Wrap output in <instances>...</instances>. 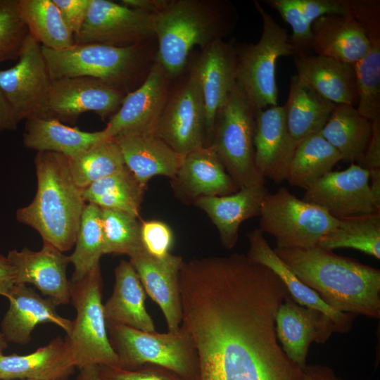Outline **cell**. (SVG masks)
<instances>
[{
	"instance_id": "obj_1",
	"label": "cell",
	"mask_w": 380,
	"mask_h": 380,
	"mask_svg": "<svg viewBox=\"0 0 380 380\" xmlns=\"http://www.w3.org/2000/svg\"><path fill=\"white\" fill-rule=\"evenodd\" d=\"M179 286L196 380H305L277 338L276 316L289 292L270 268L239 253L184 261Z\"/></svg>"
},
{
	"instance_id": "obj_2",
	"label": "cell",
	"mask_w": 380,
	"mask_h": 380,
	"mask_svg": "<svg viewBox=\"0 0 380 380\" xmlns=\"http://www.w3.org/2000/svg\"><path fill=\"white\" fill-rule=\"evenodd\" d=\"M298 278L334 310L380 317V270L319 246L274 248Z\"/></svg>"
},
{
	"instance_id": "obj_3",
	"label": "cell",
	"mask_w": 380,
	"mask_h": 380,
	"mask_svg": "<svg viewBox=\"0 0 380 380\" xmlns=\"http://www.w3.org/2000/svg\"><path fill=\"white\" fill-rule=\"evenodd\" d=\"M69 158L53 152H37L34 158L37 187L32 201L16 212L17 220L36 230L43 242L62 252L70 250L86 202L75 183Z\"/></svg>"
},
{
	"instance_id": "obj_4",
	"label": "cell",
	"mask_w": 380,
	"mask_h": 380,
	"mask_svg": "<svg viewBox=\"0 0 380 380\" xmlns=\"http://www.w3.org/2000/svg\"><path fill=\"white\" fill-rule=\"evenodd\" d=\"M237 13L227 1L173 0L156 15V62L172 78L184 70L195 46L203 49L236 27Z\"/></svg>"
},
{
	"instance_id": "obj_5",
	"label": "cell",
	"mask_w": 380,
	"mask_h": 380,
	"mask_svg": "<svg viewBox=\"0 0 380 380\" xmlns=\"http://www.w3.org/2000/svg\"><path fill=\"white\" fill-rule=\"evenodd\" d=\"M144 44L122 47L75 44L61 50L41 47L51 80L89 77L128 94L146 62Z\"/></svg>"
},
{
	"instance_id": "obj_6",
	"label": "cell",
	"mask_w": 380,
	"mask_h": 380,
	"mask_svg": "<svg viewBox=\"0 0 380 380\" xmlns=\"http://www.w3.org/2000/svg\"><path fill=\"white\" fill-rule=\"evenodd\" d=\"M111 346L120 367L133 370L144 365L158 366L185 380H196L198 358L192 339L181 325L160 334L106 322Z\"/></svg>"
},
{
	"instance_id": "obj_7",
	"label": "cell",
	"mask_w": 380,
	"mask_h": 380,
	"mask_svg": "<svg viewBox=\"0 0 380 380\" xmlns=\"http://www.w3.org/2000/svg\"><path fill=\"white\" fill-rule=\"evenodd\" d=\"M103 279L100 265L78 280L70 281V301L76 311L72 328L65 338L78 369L119 367L106 327L102 303Z\"/></svg>"
},
{
	"instance_id": "obj_8",
	"label": "cell",
	"mask_w": 380,
	"mask_h": 380,
	"mask_svg": "<svg viewBox=\"0 0 380 380\" xmlns=\"http://www.w3.org/2000/svg\"><path fill=\"white\" fill-rule=\"evenodd\" d=\"M253 5L260 15L262 31L256 44H235L236 82L256 112L278 105L277 62L292 56L289 35L258 1Z\"/></svg>"
},
{
	"instance_id": "obj_9",
	"label": "cell",
	"mask_w": 380,
	"mask_h": 380,
	"mask_svg": "<svg viewBox=\"0 0 380 380\" xmlns=\"http://www.w3.org/2000/svg\"><path fill=\"white\" fill-rule=\"evenodd\" d=\"M256 113L236 82L218 113L210 145L239 189L265 183L255 163Z\"/></svg>"
},
{
	"instance_id": "obj_10",
	"label": "cell",
	"mask_w": 380,
	"mask_h": 380,
	"mask_svg": "<svg viewBox=\"0 0 380 380\" xmlns=\"http://www.w3.org/2000/svg\"><path fill=\"white\" fill-rule=\"evenodd\" d=\"M259 217V229L274 237L275 248L317 246L339 222L323 208L298 198L284 186L266 195Z\"/></svg>"
},
{
	"instance_id": "obj_11",
	"label": "cell",
	"mask_w": 380,
	"mask_h": 380,
	"mask_svg": "<svg viewBox=\"0 0 380 380\" xmlns=\"http://www.w3.org/2000/svg\"><path fill=\"white\" fill-rule=\"evenodd\" d=\"M18 59L13 67L0 70V91L19 122L49 118L52 80L41 45L30 34Z\"/></svg>"
},
{
	"instance_id": "obj_12",
	"label": "cell",
	"mask_w": 380,
	"mask_h": 380,
	"mask_svg": "<svg viewBox=\"0 0 380 380\" xmlns=\"http://www.w3.org/2000/svg\"><path fill=\"white\" fill-rule=\"evenodd\" d=\"M156 132L180 158L206 145L204 101L194 66L170 94Z\"/></svg>"
},
{
	"instance_id": "obj_13",
	"label": "cell",
	"mask_w": 380,
	"mask_h": 380,
	"mask_svg": "<svg viewBox=\"0 0 380 380\" xmlns=\"http://www.w3.org/2000/svg\"><path fill=\"white\" fill-rule=\"evenodd\" d=\"M156 14H150L108 0H91L87 16L75 44L128 46L155 37Z\"/></svg>"
},
{
	"instance_id": "obj_14",
	"label": "cell",
	"mask_w": 380,
	"mask_h": 380,
	"mask_svg": "<svg viewBox=\"0 0 380 380\" xmlns=\"http://www.w3.org/2000/svg\"><path fill=\"white\" fill-rule=\"evenodd\" d=\"M305 190L303 200L336 219L380 212L370 188L369 171L355 163L329 172Z\"/></svg>"
},
{
	"instance_id": "obj_15",
	"label": "cell",
	"mask_w": 380,
	"mask_h": 380,
	"mask_svg": "<svg viewBox=\"0 0 380 380\" xmlns=\"http://www.w3.org/2000/svg\"><path fill=\"white\" fill-rule=\"evenodd\" d=\"M123 91L89 77L52 80L49 118L74 123L80 114L94 112L102 120L120 109L126 95Z\"/></svg>"
},
{
	"instance_id": "obj_16",
	"label": "cell",
	"mask_w": 380,
	"mask_h": 380,
	"mask_svg": "<svg viewBox=\"0 0 380 380\" xmlns=\"http://www.w3.org/2000/svg\"><path fill=\"white\" fill-rule=\"evenodd\" d=\"M278 341L289 358L302 370L312 342L324 343L334 333H341L338 326L322 312L302 306L289 295L280 305L275 320Z\"/></svg>"
},
{
	"instance_id": "obj_17",
	"label": "cell",
	"mask_w": 380,
	"mask_h": 380,
	"mask_svg": "<svg viewBox=\"0 0 380 380\" xmlns=\"http://www.w3.org/2000/svg\"><path fill=\"white\" fill-rule=\"evenodd\" d=\"M13 270L15 284H30L57 305L70 301V281L67 278L69 257L51 244L43 242L37 251L28 248L8 253Z\"/></svg>"
},
{
	"instance_id": "obj_18",
	"label": "cell",
	"mask_w": 380,
	"mask_h": 380,
	"mask_svg": "<svg viewBox=\"0 0 380 380\" xmlns=\"http://www.w3.org/2000/svg\"><path fill=\"white\" fill-rule=\"evenodd\" d=\"M235 44L233 40L215 41L203 49L194 65L199 79L204 101L208 146L212 142L218 113L236 84Z\"/></svg>"
},
{
	"instance_id": "obj_19",
	"label": "cell",
	"mask_w": 380,
	"mask_h": 380,
	"mask_svg": "<svg viewBox=\"0 0 380 380\" xmlns=\"http://www.w3.org/2000/svg\"><path fill=\"white\" fill-rule=\"evenodd\" d=\"M171 78L156 61L141 84L128 93L104 129L112 138L126 130L156 131L170 96Z\"/></svg>"
},
{
	"instance_id": "obj_20",
	"label": "cell",
	"mask_w": 380,
	"mask_h": 380,
	"mask_svg": "<svg viewBox=\"0 0 380 380\" xmlns=\"http://www.w3.org/2000/svg\"><path fill=\"white\" fill-rule=\"evenodd\" d=\"M146 293L159 305L169 331L177 330L182 320L179 274L182 257L170 253L158 258L144 249L129 258Z\"/></svg>"
},
{
	"instance_id": "obj_21",
	"label": "cell",
	"mask_w": 380,
	"mask_h": 380,
	"mask_svg": "<svg viewBox=\"0 0 380 380\" xmlns=\"http://www.w3.org/2000/svg\"><path fill=\"white\" fill-rule=\"evenodd\" d=\"M9 307L1 322V332L8 343L26 345L32 333L41 323H52L70 334L72 321L61 316L58 306L48 297H43L27 284H15L9 296Z\"/></svg>"
},
{
	"instance_id": "obj_22",
	"label": "cell",
	"mask_w": 380,
	"mask_h": 380,
	"mask_svg": "<svg viewBox=\"0 0 380 380\" xmlns=\"http://www.w3.org/2000/svg\"><path fill=\"white\" fill-rule=\"evenodd\" d=\"M171 183L179 197L194 202L201 197L226 196L239 189L211 146L181 158Z\"/></svg>"
},
{
	"instance_id": "obj_23",
	"label": "cell",
	"mask_w": 380,
	"mask_h": 380,
	"mask_svg": "<svg viewBox=\"0 0 380 380\" xmlns=\"http://www.w3.org/2000/svg\"><path fill=\"white\" fill-rule=\"evenodd\" d=\"M113 138L125 166L146 188L155 176L175 177L181 158L156 131L126 130Z\"/></svg>"
},
{
	"instance_id": "obj_24",
	"label": "cell",
	"mask_w": 380,
	"mask_h": 380,
	"mask_svg": "<svg viewBox=\"0 0 380 380\" xmlns=\"http://www.w3.org/2000/svg\"><path fill=\"white\" fill-rule=\"evenodd\" d=\"M253 145L255 163L262 176L277 183L286 180L295 149L288 134L283 106L256 113Z\"/></svg>"
},
{
	"instance_id": "obj_25",
	"label": "cell",
	"mask_w": 380,
	"mask_h": 380,
	"mask_svg": "<svg viewBox=\"0 0 380 380\" xmlns=\"http://www.w3.org/2000/svg\"><path fill=\"white\" fill-rule=\"evenodd\" d=\"M265 184L239 189L221 196H204L195 201L216 227L220 242L227 249L233 248L243 222L260 215L262 201L268 194Z\"/></svg>"
},
{
	"instance_id": "obj_26",
	"label": "cell",
	"mask_w": 380,
	"mask_h": 380,
	"mask_svg": "<svg viewBox=\"0 0 380 380\" xmlns=\"http://www.w3.org/2000/svg\"><path fill=\"white\" fill-rule=\"evenodd\" d=\"M298 78L335 104L357 106L354 65L316 54L293 57Z\"/></svg>"
},
{
	"instance_id": "obj_27",
	"label": "cell",
	"mask_w": 380,
	"mask_h": 380,
	"mask_svg": "<svg viewBox=\"0 0 380 380\" xmlns=\"http://www.w3.org/2000/svg\"><path fill=\"white\" fill-rule=\"evenodd\" d=\"M249 243L248 258L273 271L282 281L291 298L299 305L318 310L329 317L338 326L341 334L348 333L357 317L338 312L326 303L313 289L303 283L276 254L260 229L247 234Z\"/></svg>"
},
{
	"instance_id": "obj_28",
	"label": "cell",
	"mask_w": 380,
	"mask_h": 380,
	"mask_svg": "<svg viewBox=\"0 0 380 380\" xmlns=\"http://www.w3.org/2000/svg\"><path fill=\"white\" fill-rule=\"evenodd\" d=\"M75 367L66 338L57 336L30 354L0 356V379L65 380Z\"/></svg>"
},
{
	"instance_id": "obj_29",
	"label": "cell",
	"mask_w": 380,
	"mask_h": 380,
	"mask_svg": "<svg viewBox=\"0 0 380 380\" xmlns=\"http://www.w3.org/2000/svg\"><path fill=\"white\" fill-rule=\"evenodd\" d=\"M311 29L314 54L354 65L369 50L366 33L348 14L322 15L312 23Z\"/></svg>"
},
{
	"instance_id": "obj_30",
	"label": "cell",
	"mask_w": 380,
	"mask_h": 380,
	"mask_svg": "<svg viewBox=\"0 0 380 380\" xmlns=\"http://www.w3.org/2000/svg\"><path fill=\"white\" fill-rule=\"evenodd\" d=\"M114 273L112 295L103 304L106 322L145 331H156L145 306L146 291L129 261L122 260Z\"/></svg>"
},
{
	"instance_id": "obj_31",
	"label": "cell",
	"mask_w": 380,
	"mask_h": 380,
	"mask_svg": "<svg viewBox=\"0 0 380 380\" xmlns=\"http://www.w3.org/2000/svg\"><path fill=\"white\" fill-rule=\"evenodd\" d=\"M110 138L105 129L84 132L52 118L26 120L23 144L37 152H53L72 158L96 144Z\"/></svg>"
},
{
	"instance_id": "obj_32",
	"label": "cell",
	"mask_w": 380,
	"mask_h": 380,
	"mask_svg": "<svg viewBox=\"0 0 380 380\" xmlns=\"http://www.w3.org/2000/svg\"><path fill=\"white\" fill-rule=\"evenodd\" d=\"M336 105L300 81L296 75L291 77L289 96L283 107L294 149L305 138L322 130Z\"/></svg>"
},
{
	"instance_id": "obj_33",
	"label": "cell",
	"mask_w": 380,
	"mask_h": 380,
	"mask_svg": "<svg viewBox=\"0 0 380 380\" xmlns=\"http://www.w3.org/2000/svg\"><path fill=\"white\" fill-rule=\"evenodd\" d=\"M372 132L371 122L362 117L355 106L336 104L320 134L343 160L360 165Z\"/></svg>"
},
{
	"instance_id": "obj_34",
	"label": "cell",
	"mask_w": 380,
	"mask_h": 380,
	"mask_svg": "<svg viewBox=\"0 0 380 380\" xmlns=\"http://www.w3.org/2000/svg\"><path fill=\"white\" fill-rule=\"evenodd\" d=\"M145 190L146 187L125 166L83 189L82 195L88 203L139 218Z\"/></svg>"
},
{
	"instance_id": "obj_35",
	"label": "cell",
	"mask_w": 380,
	"mask_h": 380,
	"mask_svg": "<svg viewBox=\"0 0 380 380\" xmlns=\"http://www.w3.org/2000/svg\"><path fill=\"white\" fill-rule=\"evenodd\" d=\"M343 160L341 155L320 134L314 133L296 146L290 161L286 180L290 185L307 189L332 171Z\"/></svg>"
},
{
	"instance_id": "obj_36",
	"label": "cell",
	"mask_w": 380,
	"mask_h": 380,
	"mask_svg": "<svg viewBox=\"0 0 380 380\" xmlns=\"http://www.w3.org/2000/svg\"><path fill=\"white\" fill-rule=\"evenodd\" d=\"M18 12L29 33L42 46L61 50L75 44L53 0H18Z\"/></svg>"
},
{
	"instance_id": "obj_37",
	"label": "cell",
	"mask_w": 380,
	"mask_h": 380,
	"mask_svg": "<svg viewBox=\"0 0 380 380\" xmlns=\"http://www.w3.org/2000/svg\"><path fill=\"white\" fill-rule=\"evenodd\" d=\"M319 246L329 251L353 248L380 259V212L339 219Z\"/></svg>"
},
{
	"instance_id": "obj_38",
	"label": "cell",
	"mask_w": 380,
	"mask_h": 380,
	"mask_svg": "<svg viewBox=\"0 0 380 380\" xmlns=\"http://www.w3.org/2000/svg\"><path fill=\"white\" fill-rule=\"evenodd\" d=\"M103 255L101 210L87 203L83 210L75 243V250L68 255L74 267L71 280H78L100 265Z\"/></svg>"
},
{
	"instance_id": "obj_39",
	"label": "cell",
	"mask_w": 380,
	"mask_h": 380,
	"mask_svg": "<svg viewBox=\"0 0 380 380\" xmlns=\"http://www.w3.org/2000/svg\"><path fill=\"white\" fill-rule=\"evenodd\" d=\"M68 162L72 179L82 190L125 166L120 147L113 137L69 158Z\"/></svg>"
},
{
	"instance_id": "obj_40",
	"label": "cell",
	"mask_w": 380,
	"mask_h": 380,
	"mask_svg": "<svg viewBox=\"0 0 380 380\" xmlns=\"http://www.w3.org/2000/svg\"><path fill=\"white\" fill-rule=\"evenodd\" d=\"M367 53L354 64L358 113L371 122L380 119V38L370 39Z\"/></svg>"
},
{
	"instance_id": "obj_41",
	"label": "cell",
	"mask_w": 380,
	"mask_h": 380,
	"mask_svg": "<svg viewBox=\"0 0 380 380\" xmlns=\"http://www.w3.org/2000/svg\"><path fill=\"white\" fill-rule=\"evenodd\" d=\"M101 210L103 254L127 255L130 258L144 250L138 218L115 210Z\"/></svg>"
},
{
	"instance_id": "obj_42",
	"label": "cell",
	"mask_w": 380,
	"mask_h": 380,
	"mask_svg": "<svg viewBox=\"0 0 380 380\" xmlns=\"http://www.w3.org/2000/svg\"><path fill=\"white\" fill-rule=\"evenodd\" d=\"M18 4V0H0V63L18 59L30 34Z\"/></svg>"
},
{
	"instance_id": "obj_43",
	"label": "cell",
	"mask_w": 380,
	"mask_h": 380,
	"mask_svg": "<svg viewBox=\"0 0 380 380\" xmlns=\"http://www.w3.org/2000/svg\"><path fill=\"white\" fill-rule=\"evenodd\" d=\"M263 2L276 10L292 30L289 43L293 57L314 54L312 49V24L305 18L296 0H266Z\"/></svg>"
},
{
	"instance_id": "obj_44",
	"label": "cell",
	"mask_w": 380,
	"mask_h": 380,
	"mask_svg": "<svg viewBox=\"0 0 380 380\" xmlns=\"http://www.w3.org/2000/svg\"><path fill=\"white\" fill-rule=\"evenodd\" d=\"M141 238L144 249L151 255L162 258L168 255L173 243L171 228L160 220L141 222Z\"/></svg>"
},
{
	"instance_id": "obj_45",
	"label": "cell",
	"mask_w": 380,
	"mask_h": 380,
	"mask_svg": "<svg viewBox=\"0 0 380 380\" xmlns=\"http://www.w3.org/2000/svg\"><path fill=\"white\" fill-rule=\"evenodd\" d=\"M97 367L103 380H185L170 370L151 365L133 370L119 367Z\"/></svg>"
},
{
	"instance_id": "obj_46",
	"label": "cell",
	"mask_w": 380,
	"mask_h": 380,
	"mask_svg": "<svg viewBox=\"0 0 380 380\" xmlns=\"http://www.w3.org/2000/svg\"><path fill=\"white\" fill-rule=\"evenodd\" d=\"M348 15L361 26L369 40L380 38V1L348 0Z\"/></svg>"
},
{
	"instance_id": "obj_47",
	"label": "cell",
	"mask_w": 380,
	"mask_h": 380,
	"mask_svg": "<svg viewBox=\"0 0 380 380\" xmlns=\"http://www.w3.org/2000/svg\"><path fill=\"white\" fill-rule=\"evenodd\" d=\"M305 18L312 24L328 14H348V0H296Z\"/></svg>"
},
{
	"instance_id": "obj_48",
	"label": "cell",
	"mask_w": 380,
	"mask_h": 380,
	"mask_svg": "<svg viewBox=\"0 0 380 380\" xmlns=\"http://www.w3.org/2000/svg\"><path fill=\"white\" fill-rule=\"evenodd\" d=\"M91 0H53L61 17L73 33L77 35L87 16Z\"/></svg>"
},
{
	"instance_id": "obj_49",
	"label": "cell",
	"mask_w": 380,
	"mask_h": 380,
	"mask_svg": "<svg viewBox=\"0 0 380 380\" xmlns=\"http://www.w3.org/2000/svg\"><path fill=\"white\" fill-rule=\"evenodd\" d=\"M19 122L13 109L0 91V132L15 130Z\"/></svg>"
},
{
	"instance_id": "obj_50",
	"label": "cell",
	"mask_w": 380,
	"mask_h": 380,
	"mask_svg": "<svg viewBox=\"0 0 380 380\" xmlns=\"http://www.w3.org/2000/svg\"><path fill=\"white\" fill-rule=\"evenodd\" d=\"M14 285L11 264L7 256L0 254V295L8 298Z\"/></svg>"
},
{
	"instance_id": "obj_51",
	"label": "cell",
	"mask_w": 380,
	"mask_h": 380,
	"mask_svg": "<svg viewBox=\"0 0 380 380\" xmlns=\"http://www.w3.org/2000/svg\"><path fill=\"white\" fill-rule=\"evenodd\" d=\"M170 0H122L121 4L133 9L150 14H158L169 4Z\"/></svg>"
},
{
	"instance_id": "obj_52",
	"label": "cell",
	"mask_w": 380,
	"mask_h": 380,
	"mask_svg": "<svg viewBox=\"0 0 380 380\" xmlns=\"http://www.w3.org/2000/svg\"><path fill=\"white\" fill-rule=\"evenodd\" d=\"M303 371L305 380H343L332 368L324 365H307Z\"/></svg>"
},
{
	"instance_id": "obj_53",
	"label": "cell",
	"mask_w": 380,
	"mask_h": 380,
	"mask_svg": "<svg viewBox=\"0 0 380 380\" xmlns=\"http://www.w3.org/2000/svg\"><path fill=\"white\" fill-rule=\"evenodd\" d=\"M80 372L77 380H103L95 366L79 369Z\"/></svg>"
},
{
	"instance_id": "obj_54",
	"label": "cell",
	"mask_w": 380,
	"mask_h": 380,
	"mask_svg": "<svg viewBox=\"0 0 380 380\" xmlns=\"http://www.w3.org/2000/svg\"><path fill=\"white\" fill-rule=\"evenodd\" d=\"M8 347V342L0 331V356L3 355L4 350Z\"/></svg>"
},
{
	"instance_id": "obj_55",
	"label": "cell",
	"mask_w": 380,
	"mask_h": 380,
	"mask_svg": "<svg viewBox=\"0 0 380 380\" xmlns=\"http://www.w3.org/2000/svg\"><path fill=\"white\" fill-rule=\"evenodd\" d=\"M0 380H2V379H0Z\"/></svg>"
}]
</instances>
